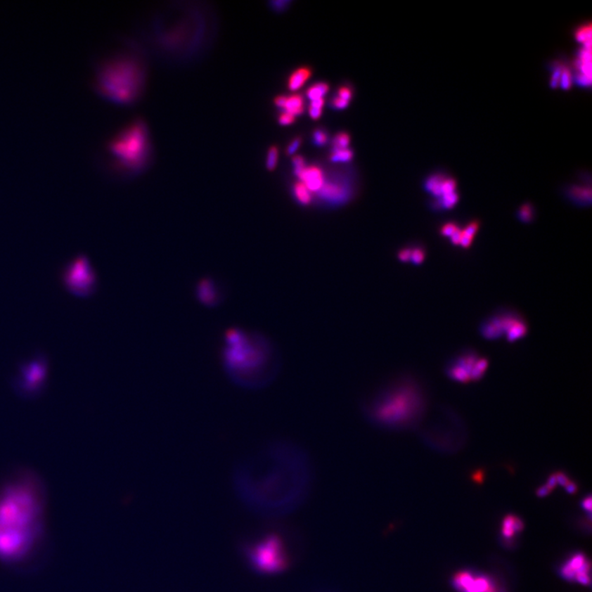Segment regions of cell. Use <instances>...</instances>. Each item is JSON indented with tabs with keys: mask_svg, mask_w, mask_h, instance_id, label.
Returning a JSON list of instances; mask_svg holds the SVG:
<instances>
[{
	"mask_svg": "<svg viewBox=\"0 0 592 592\" xmlns=\"http://www.w3.org/2000/svg\"><path fill=\"white\" fill-rule=\"evenodd\" d=\"M314 477L307 451L292 441L270 442L238 463L233 482L245 506L266 516H284L302 506Z\"/></svg>",
	"mask_w": 592,
	"mask_h": 592,
	"instance_id": "1",
	"label": "cell"
},
{
	"mask_svg": "<svg viewBox=\"0 0 592 592\" xmlns=\"http://www.w3.org/2000/svg\"><path fill=\"white\" fill-rule=\"evenodd\" d=\"M46 496L42 483L22 475L0 485V562L23 569L45 552Z\"/></svg>",
	"mask_w": 592,
	"mask_h": 592,
	"instance_id": "2",
	"label": "cell"
},
{
	"mask_svg": "<svg viewBox=\"0 0 592 592\" xmlns=\"http://www.w3.org/2000/svg\"><path fill=\"white\" fill-rule=\"evenodd\" d=\"M220 358L226 377L245 390L268 387L281 368L278 353L269 340L240 328H231L226 333Z\"/></svg>",
	"mask_w": 592,
	"mask_h": 592,
	"instance_id": "3",
	"label": "cell"
},
{
	"mask_svg": "<svg viewBox=\"0 0 592 592\" xmlns=\"http://www.w3.org/2000/svg\"><path fill=\"white\" fill-rule=\"evenodd\" d=\"M423 408V393L418 383L407 375L387 378L361 401L362 413L368 423L387 431L409 428Z\"/></svg>",
	"mask_w": 592,
	"mask_h": 592,
	"instance_id": "4",
	"label": "cell"
},
{
	"mask_svg": "<svg viewBox=\"0 0 592 592\" xmlns=\"http://www.w3.org/2000/svg\"><path fill=\"white\" fill-rule=\"evenodd\" d=\"M146 71L143 63L130 55L115 56L101 62L95 72L94 86L103 98L130 105L143 94Z\"/></svg>",
	"mask_w": 592,
	"mask_h": 592,
	"instance_id": "5",
	"label": "cell"
},
{
	"mask_svg": "<svg viewBox=\"0 0 592 592\" xmlns=\"http://www.w3.org/2000/svg\"><path fill=\"white\" fill-rule=\"evenodd\" d=\"M108 150L120 171L137 174L152 158V141L147 124L137 120L124 126L109 141Z\"/></svg>",
	"mask_w": 592,
	"mask_h": 592,
	"instance_id": "6",
	"label": "cell"
},
{
	"mask_svg": "<svg viewBox=\"0 0 592 592\" xmlns=\"http://www.w3.org/2000/svg\"><path fill=\"white\" fill-rule=\"evenodd\" d=\"M247 562L257 574H283L291 565L289 547L278 533L269 532L246 544L243 549Z\"/></svg>",
	"mask_w": 592,
	"mask_h": 592,
	"instance_id": "7",
	"label": "cell"
},
{
	"mask_svg": "<svg viewBox=\"0 0 592 592\" xmlns=\"http://www.w3.org/2000/svg\"><path fill=\"white\" fill-rule=\"evenodd\" d=\"M67 283L77 295L91 294L95 289L96 278L89 262L84 258L75 262L67 274Z\"/></svg>",
	"mask_w": 592,
	"mask_h": 592,
	"instance_id": "8",
	"label": "cell"
},
{
	"mask_svg": "<svg viewBox=\"0 0 592 592\" xmlns=\"http://www.w3.org/2000/svg\"><path fill=\"white\" fill-rule=\"evenodd\" d=\"M459 592H498L494 581L487 576H477L469 572H460L453 579Z\"/></svg>",
	"mask_w": 592,
	"mask_h": 592,
	"instance_id": "9",
	"label": "cell"
},
{
	"mask_svg": "<svg viewBox=\"0 0 592 592\" xmlns=\"http://www.w3.org/2000/svg\"><path fill=\"white\" fill-rule=\"evenodd\" d=\"M318 193L322 200L333 205H342L349 198L348 186L340 181H325Z\"/></svg>",
	"mask_w": 592,
	"mask_h": 592,
	"instance_id": "10",
	"label": "cell"
},
{
	"mask_svg": "<svg viewBox=\"0 0 592 592\" xmlns=\"http://www.w3.org/2000/svg\"><path fill=\"white\" fill-rule=\"evenodd\" d=\"M591 562L581 553L572 556V559L560 569V575L567 581H575L577 574H590Z\"/></svg>",
	"mask_w": 592,
	"mask_h": 592,
	"instance_id": "11",
	"label": "cell"
},
{
	"mask_svg": "<svg viewBox=\"0 0 592 592\" xmlns=\"http://www.w3.org/2000/svg\"><path fill=\"white\" fill-rule=\"evenodd\" d=\"M296 176L311 193L318 192L325 183L323 172L317 166L305 167Z\"/></svg>",
	"mask_w": 592,
	"mask_h": 592,
	"instance_id": "12",
	"label": "cell"
},
{
	"mask_svg": "<svg viewBox=\"0 0 592 592\" xmlns=\"http://www.w3.org/2000/svg\"><path fill=\"white\" fill-rule=\"evenodd\" d=\"M198 300L207 307H214L219 303L221 295L217 285L211 279H203L197 286Z\"/></svg>",
	"mask_w": 592,
	"mask_h": 592,
	"instance_id": "13",
	"label": "cell"
},
{
	"mask_svg": "<svg viewBox=\"0 0 592 592\" xmlns=\"http://www.w3.org/2000/svg\"><path fill=\"white\" fill-rule=\"evenodd\" d=\"M480 333L482 336L489 340H496L501 337L503 334L501 317L494 316L484 323L480 328Z\"/></svg>",
	"mask_w": 592,
	"mask_h": 592,
	"instance_id": "14",
	"label": "cell"
},
{
	"mask_svg": "<svg viewBox=\"0 0 592 592\" xmlns=\"http://www.w3.org/2000/svg\"><path fill=\"white\" fill-rule=\"evenodd\" d=\"M447 177V174L443 172L431 174L425 182V191L435 198H440L442 196V188H443L444 182Z\"/></svg>",
	"mask_w": 592,
	"mask_h": 592,
	"instance_id": "15",
	"label": "cell"
},
{
	"mask_svg": "<svg viewBox=\"0 0 592 592\" xmlns=\"http://www.w3.org/2000/svg\"><path fill=\"white\" fill-rule=\"evenodd\" d=\"M312 72L308 67H300L290 75L288 80V87L290 91H295L302 89L309 77Z\"/></svg>",
	"mask_w": 592,
	"mask_h": 592,
	"instance_id": "16",
	"label": "cell"
},
{
	"mask_svg": "<svg viewBox=\"0 0 592 592\" xmlns=\"http://www.w3.org/2000/svg\"><path fill=\"white\" fill-rule=\"evenodd\" d=\"M284 111L291 115H300L304 112V99L302 95L294 94L286 96Z\"/></svg>",
	"mask_w": 592,
	"mask_h": 592,
	"instance_id": "17",
	"label": "cell"
},
{
	"mask_svg": "<svg viewBox=\"0 0 592 592\" xmlns=\"http://www.w3.org/2000/svg\"><path fill=\"white\" fill-rule=\"evenodd\" d=\"M294 196L296 201L303 206H308L312 202L313 195L309 189L300 181L295 183L293 187Z\"/></svg>",
	"mask_w": 592,
	"mask_h": 592,
	"instance_id": "18",
	"label": "cell"
},
{
	"mask_svg": "<svg viewBox=\"0 0 592 592\" xmlns=\"http://www.w3.org/2000/svg\"><path fill=\"white\" fill-rule=\"evenodd\" d=\"M574 38L581 44V46L591 49V24L584 23L577 27L574 32Z\"/></svg>",
	"mask_w": 592,
	"mask_h": 592,
	"instance_id": "19",
	"label": "cell"
},
{
	"mask_svg": "<svg viewBox=\"0 0 592 592\" xmlns=\"http://www.w3.org/2000/svg\"><path fill=\"white\" fill-rule=\"evenodd\" d=\"M527 333V326L526 323L522 320H519L506 333L507 340L508 342H515L517 340L526 336Z\"/></svg>",
	"mask_w": 592,
	"mask_h": 592,
	"instance_id": "20",
	"label": "cell"
},
{
	"mask_svg": "<svg viewBox=\"0 0 592 592\" xmlns=\"http://www.w3.org/2000/svg\"><path fill=\"white\" fill-rule=\"evenodd\" d=\"M565 62L561 60H554L549 65V70L551 71L550 86L551 89H555L559 87L560 80L562 74V67H564Z\"/></svg>",
	"mask_w": 592,
	"mask_h": 592,
	"instance_id": "21",
	"label": "cell"
},
{
	"mask_svg": "<svg viewBox=\"0 0 592 592\" xmlns=\"http://www.w3.org/2000/svg\"><path fill=\"white\" fill-rule=\"evenodd\" d=\"M448 375L453 380L460 382H468L470 380V373L456 363L448 368Z\"/></svg>",
	"mask_w": 592,
	"mask_h": 592,
	"instance_id": "22",
	"label": "cell"
},
{
	"mask_svg": "<svg viewBox=\"0 0 592 592\" xmlns=\"http://www.w3.org/2000/svg\"><path fill=\"white\" fill-rule=\"evenodd\" d=\"M328 91L329 86L326 82H318V84L309 87L307 91V95L310 101L322 99Z\"/></svg>",
	"mask_w": 592,
	"mask_h": 592,
	"instance_id": "23",
	"label": "cell"
},
{
	"mask_svg": "<svg viewBox=\"0 0 592 592\" xmlns=\"http://www.w3.org/2000/svg\"><path fill=\"white\" fill-rule=\"evenodd\" d=\"M570 196L574 198V200L577 202L579 198V203L591 202V188H581L580 186H574L569 189Z\"/></svg>",
	"mask_w": 592,
	"mask_h": 592,
	"instance_id": "24",
	"label": "cell"
},
{
	"mask_svg": "<svg viewBox=\"0 0 592 592\" xmlns=\"http://www.w3.org/2000/svg\"><path fill=\"white\" fill-rule=\"evenodd\" d=\"M488 365L489 361L487 358L478 359L472 368V372H470V380L479 381L482 380L485 372L487 371Z\"/></svg>",
	"mask_w": 592,
	"mask_h": 592,
	"instance_id": "25",
	"label": "cell"
},
{
	"mask_svg": "<svg viewBox=\"0 0 592 592\" xmlns=\"http://www.w3.org/2000/svg\"><path fill=\"white\" fill-rule=\"evenodd\" d=\"M478 360V357L475 355V353L470 352L468 354H465V355L459 356L457 360H456L455 363L456 365L459 366L464 368V370L468 371L470 373L472 371V368L475 366V362Z\"/></svg>",
	"mask_w": 592,
	"mask_h": 592,
	"instance_id": "26",
	"label": "cell"
},
{
	"mask_svg": "<svg viewBox=\"0 0 592 592\" xmlns=\"http://www.w3.org/2000/svg\"><path fill=\"white\" fill-rule=\"evenodd\" d=\"M330 158H331V161L333 162L346 163L352 161L353 153L349 148L333 149Z\"/></svg>",
	"mask_w": 592,
	"mask_h": 592,
	"instance_id": "27",
	"label": "cell"
},
{
	"mask_svg": "<svg viewBox=\"0 0 592 592\" xmlns=\"http://www.w3.org/2000/svg\"><path fill=\"white\" fill-rule=\"evenodd\" d=\"M572 84H574L572 72L570 66L567 65L565 62L564 67H562L559 86H560L562 90L567 91L571 89Z\"/></svg>",
	"mask_w": 592,
	"mask_h": 592,
	"instance_id": "28",
	"label": "cell"
},
{
	"mask_svg": "<svg viewBox=\"0 0 592 592\" xmlns=\"http://www.w3.org/2000/svg\"><path fill=\"white\" fill-rule=\"evenodd\" d=\"M324 103V98L311 101L309 109L310 117L313 120L321 117Z\"/></svg>",
	"mask_w": 592,
	"mask_h": 592,
	"instance_id": "29",
	"label": "cell"
},
{
	"mask_svg": "<svg viewBox=\"0 0 592 592\" xmlns=\"http://www.w3.org/2000/svg\"><path fill=\"white\" fill-rule=\"evenodd\" d=\"M514 518H515V516L508 515L503 519L502 533L506 539H511L516 533L514 530Z\"/></svg>",
	"mask_w": 592,
	"mask_h": 592,
	"instance_id": "30",
	"label": "cell"
},
{
	"mask_svg": "<svg viewBox=\"0 0 592 592\" xmlns=\"http://www.w3.org/2000/svg\"><path fill=\"white\" fill-rule=\"evenodd\" d=\"M534 208L531 203H526L518 211L517 217L524 223H530L533 220Z\"/></svg>",
	"mask_w": 592,
	"mask_h": 592,
	"instance_id": "31",
	"label": "cell"
},
{
	"mask_svg": "<svg viewBox=\"0 0 592 592\" xmlns=\"http://www.w3.org/2000/svg\"><path fill=\"white\" fill-rule=\"evenodd\" d=\"M278 149L276 147H271L269 149L268 155H266V166L269 171H274L278 165Z\"/></svg>",
	"mask_w": 592,
	"mask_h": 592,
	"instance_id": "32",
	"label": "cell"
},
{
	"mask_svg": "<svg viewBox=\"0 0 592 592\" xmlns=\"http://www.w3.org/2000/svg\"><path fill=\"white\" fill-rule=\"evenodd\" d=\"M350 136L347 133H339L335 137L333 141V149H345L348 148L350 144Z\"/></svg>",
	"mask_w": 592,
	"mask_h": 592,
	"instance_id": "33",
	"label": "cell"
},
{
	"mask_svg": "<svg viewBox=\"0 0 592 592\" xmlns=\"http://www.w3.org/2000/svg\"><path fill=\"white\" fill-rule=\"evenodd\" d=\"M425 259V251L424 249H422L421 247H416V248L411 249L410 261L412 264L420 265L423 263Z\"/></svg>",
	"mask_w": 592,
	"mask_h": 592,
	"instance_id": "34",
	"label": "cell"
},
{
	"mask_svg": "<svg viewBox=\"0 0 592 592\" xmlns=\"http://www.w3.org/2000/svg\"><path fill=\"white\" fill-rule=\"evenodd\" d=\"M313 139L315 144L324 146L327 143L328 137V134L323 129H316L314 132Z\"/></svg>",
	"mask_w": 592,
	"mask_h": 592,
	"instance_id": "35",
	"label": "cell"
},
{
	"mask_svg": "<svg viewBox=\"0 0 592 592\" xmlns=\"http://www.w3.org/2000/svg\"><path fill=\"white\" fill-rule=\"evenodd\" d=\"M480 222L478 221H473L468 224L467 227L463 230V234L470 238H474L475 235L479 230Z\"/></svg>",
	"mask_w": 592,
	"mask_h": 592,
	"instance_id": "36",
	"label": "cell"
},
{
	"mask_svg": "<svg viewBox=\"0 0 592 592\" xmlns=\"http://www.w3.org/2000/svg\"><path fill=\"white\" fill-rule=\"evenodd\" d=\"M458 229L457 225L454 223H447L441 228V235L444 237H451L454 234V232Z\"/></svg>",
	"mask_w": 592,
	"mask_h": 592,
	"instance_id": "37",
	"label": "cell"
},
{
	"mask_svg": "<svg viewBox=\"0 0 592 592\" xmlns=\"http://www.w3.org/2000/svg\"><path fill=\"white\" fill-rule=\"evenodd\" d=\"M292 164L295 176L299 172H302L305 167H307V165H305L304 159L302 156L295 157L292 160Z\"/></svg>",
	"mask_w": 592,
	"mask_h": 592,
	"instance_id": "38",
	"label": "cell"
},
{
	"mask_svg": "<svg viewBox=\"0 0 592 592\" xmlns=\"http://www.w3.org/2000/svg\"><path fill=\"white\" fill-rule=\"evenodd\" d=\"M295 116H294L293 115H291L288 112H285V111H284V112L281 113L279 115V118H278L279 124L281 125H283V126L290 125L291 124H293L295 122Z\"/></svg>",
	"mask_w": 592,
	"mask_h": 592,
	"instance_id": "39",
	"label": "cell"
},
{
	"mask_svg": "<svg viewBox=\"0 0 592 592\" xmlns=\"http://www.w3.org/2000/svg\"><path fill=\"white\" fill-rule=\"evenodd\" d=\"M337 96L340 97V98L349 101L352 99V91L351 90L350 87L341 86L338 90Z\"/></svg>",
	"mask_w": 592,
	"mask_h": 592,
	"instance_id": "40",
	"label": "cell"
},
{
	"mask_svg": "<svg viewBox=\"0 0 592 592\" xmlns=\"http://www.w3.org/2000/svg\"><path fill=\"white\" fill-rule=\"evenodd\" d=\"M300 144H302V139L300 138L295 139L291 141L288 149H286V153H288V155L294 154L299 149Z\"/></svg>",
	"mask_w": 592,
	"mask_h": 592,
	"instance_id": "41",
	"label": "cell"
},
{
	"mask_svg": "<svg viewBox=\"0 0 592 592\" xmlns=\"http://www.w3.org/2000/svg\"><path fill=\"white\" fill-rule=\"evenodd\" d=\"M332 105H333V108L337 110H343L347 108L349 101L340 98V97L337 96L333 100Z\"/></svg>",
	"mask_w": 592,
	"mask_h": 592,
	"instance_id": "42",
	"label": "cell"
},
{
	"mask_svg": "<svg viewBox=\"0 0 592 592\" xmlns=\"http://www.w3.org/2000/svg\"><path fill=\"white\" fill-rule=\"evenodd\" d=\"M575 581H579V584L584 585V586H590L591 585V577L589 574H577L575 577Z\"/></svg>",
	"mask_w": 592,
	"mask_h": 592,
	"instance_id": "43",
	"label": "cell"
},
{
	"mask_svg": "<svg viewBox=\"0 0 592 592\" xmlns=\"http://www.w3.org/2000/svg\"><path fill=\"white\" fill-rule=\"evenodd\" d=\"M555 477L557 480V483L560 484L561 487H565L567 484L570 483V479L567 475L564 472H557L555 473Z\"/></svg>",
	"mask_w": 592,
	"mask_h": 592,
	"instance_id": "44",
	"label": "cell"
},
{
	"mask_svg": "<svg viewBox=\"0 0 592 592\" xmlns=\"http://www.w3.org/2000/svg\"><path fill=\"white\" fill-rule=\"evenodd\" d=\"M411 255V248H405V249H402L401 250L399 251V255H397V257H399V259L401 262H404V263H406V262L410 261Z\"/></svg>",
	"mask_w": 592,
	"mask_h": 592,
	"instance_id": "45",
	"label": "cell"
},
{
	"mask_svg": "<svg viewBox=\"0 0 592 592\" xmlns=\"http://www.w3.org/2000/svg\"><path fill=\"white\" fill-rule=\"evenodd\" d=\"M463 236V230L458 229L454 232V234L450 237L451 243L453 245H459L461 239H462Z\"/></svg>",
	"mask_w": 592,
	"mask_h": 592,
	"instance_id": "46",
	"label": "cell"
},
{
	"mask_svg": "<svg viewBox=\"0 0 592 592\" xmlns=\"http://www.w3.org/2000/svg\"><path fill=\"white\" fill-rule=\"evenodd\" d=\"M552 490L547 487L546 484L543 485V487L539 488L536 490V496L540 498L546 497L548 494H551Z\"/></svg>",
	"mask_w": 592,
	"mask_h": 592,
	"instance_id": "47",
	"label": "cell"
},
{
	"mask_svg": "<svg viewBox=\"0 0 592 592\" xmlns=\"http://www.w3.org/2000/svg\"><path fill=\"white\" fill-rule=\"evenodd\" d=\"M473 238L465 236L463 234L462 239H461L460 245L464 249H468L472 245Z\"/></svg>",
	"mask_w": 592,
	"mask_h": 592,
	"instance_id": "48",
	"label": "cell"
},
{
	"mask_svg": "<svg viewBox=\"0 0 592 592\" xmlns=\"http://www.w3.org/2000/svg\"><path fill=\"white\" fill-rule=\"evenodd\" d=\"M524 528V523L520 518L515 517L514 518V530L515 532H521Z\"/></svg>",
	"mask_w": 592,
	"mask_h": 592,
	"instance_id": "49",
	"label": "cell"
},
{
	"mask_svg": "<svg viewBox=\"0 0 592 592\" xmlns=\"http://www.w3.org/2000/svg\"><path fill=\"white\" fill-rule=\"evenodd\" d=\"M557 484H558V483H557V480H556V477H555V474H553V475H551L549 479H548V482H547L546 485L553 491V489H554L557 487Z\"/></svg>",
	"mask_w": 592,
	"mask_h": 592,
	"instance_id": "50",
	"label": "cell"
},
{
	"mask_svg": "<svg viewBox=\"0 0 592 592\" xmlns=\"http://www.w3.org/2000/svg\"><path fill=\"white\" fill-rule=\"evenodd\" d=\"M565 489L567 493L574 494L577 491V485L570 480V483L566 485Z\"/></svg>",
	"mask_w": 592,
	"mask_h": 592,
	"instance_id": "51",
	"label": "cell"
},
{
	"mask_svg": "<svg viewBox=\"0 0 592 592\" xmlns=\"http://www.w3.org/2000/svg\"><path fill=\"white\" fill-rule=\"evenodd\" d=\"M581 506L585 509L586 511H588L591 513V497L588 496L586 498L584 502L581 503Z\"/></svg>",
	"mask_w": 592,
	"mask_h": 592,
	"instance_id": "52",
	"label": "cell"
},
{
	"mask_svg": "<svg viewBox=\"0 0 592 592\" xmlns=\"http://www.w3.org/2000/svg\"><path fill=\"white\" fill-rule=\"evenodd\" d=\"M286 96H279L275 99V104L278 108L283 109L285 103Z\"/></svg>",
	"mask_w": 592,
	"mask_h": 592,
	"instance_id": "53",
	"label": "cell"
},
{
	"mask_svg": "<svg viewBox=\"0 0 592 592\" xmlns=\"http://www.w3.org/2000/svg\"><path fill=\"white\" fill-rule=\"evenodd\" d=\"M474 480H475V482H480H480H482V480H483V472H482V470H479L478 472L475 473Z\"/></svg>",
	"mask_w": 592,
	"mask_h": 592,
	"instance_id": "54",
	"label": "cell"
}]
</instances>
